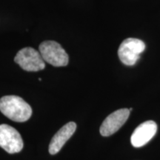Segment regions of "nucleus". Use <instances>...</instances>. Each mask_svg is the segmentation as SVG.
Masks as SVG:
<instances>
[{"instance_id": "obj_3", "label": "nucleus", "mask_w": 160, "mask_h": 160, "mask_svg": "<svg viewBox=\"0 0 160 160\" xmlns=\"http://www.w3.org/2000/svg\"><path fill=\"white\" fill-rule=\"evenodd\" d=\"M145 44L142 40L135 38L126 39L120 45L118 56L124 65H135L139 59L140 54L145 51Z\"/></svg>"}, {"instance_id": "obj_8", "label": "nucleus", "mask_w": 160, "mask_h": 160, "mask_svg": "<svg viewBox=\"0 0 160 160\" xmlns=\"http://www.w3.org/2000/svg\"><path fill=\"white\" fill-rule=\"evenodd\" d=\"M77 129V124L73 122H70L53 136L49 145V153L51 155L57 154L59 153L62 148L65 145L66 142L73 136Z\"/></svg>"}, {"instance_id": "obj_1", "label": "nucleus", "mask_w": 160, "mask_h": 160, "mask_svg": "<svg viewBox=\"0 0 160 160\" xmlns=\"http://www.w3.org/2000/svg\"><path fill=\"white\" fill-rule=\"evenodd\" d=\"M0 111L8 119L17 122L28 121L32 108L23 99L17 96H5L0 99Z\"/></svg>"}, {"instance_id": "obj_7", "label": "nucleus", "mask_w": 160, "mask_h": 160, "mask_svg": "<svg viewBox=\"0 0 160 160\" xmlns=\"http://www.w3.org/2000/svg\"><path fill=\"white\" fill-rule=\"evenodd\" d=\"M157 131V125L153 121H147L142 123L134 130L131 136V142L135 148H140L145 145Z\"/></svg>"}, {"instance_id": "obj_4", "label": "nucleus", "mask_w": 160, "mask_h": 160, "mask_svg": "<svg viewBox=\"0 0 160 160\" xmlns=\"http://www.w3.org/2000/svg\"><path fill=\"white\" fill-rule=\"evenodd\" d=\"M15 62L26 71H39L45 68V63L41 54L32 48L20 50L14 58Z\"/></svg>"}, {"instance_id": "obj_5", "label": "nucleus", "mask_w": 160, "mask_h": 160, "mask_svg": "<svg viewBox=\"0 0 160 160\" xmlns=\"http://www.w3.org/2000/svg\"><path fill=\"white\" fill-rule=\"evenodd\" d=\"M0 147L11 154L19 153L23 148V140L15 128L2 124L0 125Z\"/></svg>"}, {"instance_id": "obj_2", "label": "nucleus", "mask_w": 160, "mask_h": 160, "mask_svg": "<svg viewBox=\"0 0 160 160\" xmlns=\"http://www.w3.org/2000/svg\"><path fill=\"white\" fill-rule=\"evenodd\" d=\"M39 53L44 61L55 67L68 64L69 57L63 48L55 41H45L39 45Z\"/></svg>"}, {"instance_id": "obj_6", "label": "nucleus", "mask_w": 160, "mask_h": 160, "mask_svg": "<svg viewBox=\"0 0 160 160\" xmlns=\"http://www.w3.org/2000/svg\"><path fill=\"white\" fill-rule=\"evenodd\" d=\"M130 110L127 108L117 110L110 114L102 124L100 133L102 137H109L119 131L126 122L130 115Z\"/></svg>"}]
</instances>
